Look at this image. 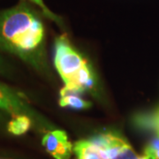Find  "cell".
<instances>
[{"mask_svg":"<svg viewBox=\"0 0 159 159\" xmlns=\"http://www.w3.org/2000/svg\"><path fill=\"white\" fill-rule=\"evenodd\" d=\"M58 102L61 107H66L74 110H86L90 108L92 105L90 102L82 99L81 97L77 96V94L72 93L61 95Z\"/></svg>","mask_w":159,"mask_h":159,"instance_id":"obj_7","label":"cell"},{"mask_svg":"<svg viewBox=\"0 0 159 159\" xmlns=\"http://www.w3.org/2000/svg\"><path fill=\"white\" fill-rule=\"evenodd\" d=\"M0 110L4 111L10 115L25 114L33 120L38 118L37 113L30 107L26 98L23 97L17 91L13 90L10 87L0 82ZM39 120V119H37Z\"/></svg>","mask_w":159,"mask_h":159,"instance_id":"obj_3","label":"cell"},{"mask_svg":"<svg viewBox=\"0 0 159 159\" xmlns=\"http://www.w3.org/2000/svg\"><path fill=\"white\" fill-rule=\"evenodd\" d=\"M74 152L77 159H109L106 153L89 140L75 142Z\"/></svg>","mask_w":159,"mask_h":159,"instance_id":"obj_5","label":"cell"},{"mask_svg":"<svg viewBox=\"0 0 159 159\" xmlns=\"http://www.w3.org/2000/svg\"><path fill=\"white\" fill-rule=\"evenodd\" d=\"M54 65L65 83L60 96L83 93L95 88L96 78L89 64L72 46L65 34L57 37L55 42Z\"/></svg>","mask_w":159,"mask_h":159,"instance_id":"obj_2","label":"cell"},{"mask_svg":"<svg viewBox=\"0 0 159 159\" xmlns=\"http://www.w3.org/2000/svg\"><path fill=\"white\" fill-rule=\"evenodd\" d=\"M8 72V68L6 66L5 61L0 57V74H6Z\"/></svg>","mask_w":159,"mask_h":159,"instance_id":"obj_11","label":"cell"},{"mask_svg":"<svg viewBox=\"0 0 159 159\" xmlns=\"http://www.w3.org/2000/svg\"><path fill=\"white\" fill-rule=\"evenodd\" d=\"M157 136L159 137V131H157Z\"/></svg>","mask_w":159,"mask_h":159,"instance_id":"obj_12","label":"cell"},{"mask_svg":"<svg viewBox=\"0 0 159 159\" xmlns=\"http://www.w3.org/2000/svg\"><path fill=\"white\" fill-rule=\"evenodd\" d=\"M0 159H6V158H0Z\"/></svg>","mask_w":159,"mask_h":159,"instance_id":"obj_13","label":"cell"},{"mask_svg":"<svg viewBox=\"0 0 159 159\" xmlns=\"http://www.w3.org/2000/svg\"><path fill=\"white\" fill-rule=\"evenodd\" d=\"M44 37L41 19L25 2L0 12V50L37 70L45 66Z\"/></svg>","mask_w":159,"mask_h":159,"instance_id":"obj_1","label":"cell"},{"mask_svg":"<svg viewBox=\"0 0 159 159\" xmlns=\"http://www.w3.org/2000/svg\"><path fill=\"white\" fill-rule=\"evenodd\" d=\"M42 144L55 159H70L74 150L66 133L62 130L48 132L43 137Z\"/></svg>","mask_w":159,"mask_h":159,"instance_id":"obj_4","label":"cell"},{"mask_svg":"<svg viewBox=\"0 0 159 159\" xmlns=\"http://www.w3.org/2000/svg\"><path fill=\"white\" fill-rule=\"evenodd\" d=\"M32 120L29 116L25 114H19L12 116L11 119L8 122L7 125V131L16 136H20L25 134L27 132H29L31 125Z\"/></svg>","mask_w":159,"mask_h":159,"instance_id":"obj_6","label":"cell"},{"mask_svg":"<svg viewBox=\"0 0 159 159\" xmlns=\"http://www.w3.org/2000/svg\"><path fill=\"white\" fill-rule=\"evenodd\" d=\"M30 1H32L33 3H34L35 5H37V6H39L40 8L43 10V13L45 14L46 16L48 18H50V19H51V20H55L56 22L59 23V19L55 15V14H53L52 12H51L47 7H46V6L44 5V3H43V0H30Z\"/></svg>","mask_w":159,"mask_h":159,"instance_id":"obj_8","label":"cell"},{"mask_svg":"<svg viewBox=\"0 0 159 159\" xmlns=\"http://www.w3.org/2000/svg\"><path fill=\"white\" fill-rule=\"evenodd\" d=\"M143 156L146 159H159V149H153L146 147Z\"/></svg>","mask_w":159,"mask_h":159,"instance_id":"obj_9","label":"cell"},{"mask_svg":"<svg viewBox=\"0 0 159 159\" xmlns=\"http://www.w3.org/2000/svg\"><path fill=\"white\" fill-rule=\"evenodd\" d=\"M150 125L155 127L157 131H159V109L150 119Z\"/></svg>","mask_w":159,"mask_h":159,"instance_id":"obj_10","label":"cell"}]
</instances>
